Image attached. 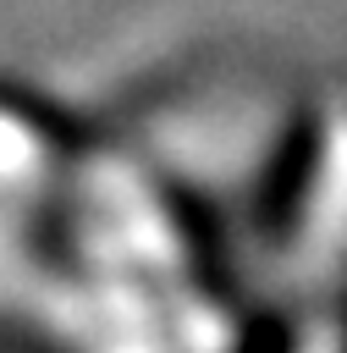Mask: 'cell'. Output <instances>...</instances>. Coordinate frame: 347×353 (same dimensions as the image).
<instances>
[{"label": "cell", "instance_id": "6da1fadb", "mask_svg": "<svg viewBox=\"0 0 347 353\" xmlns=\"http://www.w3.org/2000/svg\"><path fill=\"white\" fill-rule=\"evenodd\" d=\"M248 353H286V336H275V331H264V336H259V342H253Z\"/></svg>", "mask_w": 347, "mask_h": 353}]
</instances>
